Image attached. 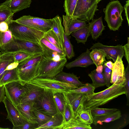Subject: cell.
Segmentation results:
<instances>
[{
    "label": "cell",
    "mask_w": 129,
    "mask_h": 129,
    "mask_svg": "<svg viewBox=\"0 0 129 129\" xmlns=\"http://www.w3.org/2000/svg\"><path fill=\"white\" fill-rule=\"evenodd\" d=\"M88 24L92 38L93 40H96L102 35L103 31L105 29V26L103 24L102 17L93 19Z\"/></svg>",
    "instance_id": "obj_21"
},
{
    "label": "cell",
    "mask_w": 129,
    "mask_h": 129,
    "mask_svg": "<svg viewBox=\"0 0 129 129\" xmlns=\"http://www.w3.org/2000/svg\"><path fill=\"white\" fill-rule=\"evenodd\" d=\"M32 112L36 118L38 125H42L46 123L52 117L41 112L34 106Z\"/></svg>",
    "instance_id": "obj_41"
},
{
    "label": "cell",
    "mask_w": 129,
    "mask_h": 129,
    "mask_svg": "<svg viewBox=\"0 0 129 129\" xmlns=\"http://www.w3.org/2000/svg\"><path fill=\"white\" fill-rule=\"evenodd\" d=\"M88 75L92 80V85L95 88L106 85V81L102 73L97 72L95 69L91 71Z\"/></svg>",
    "instance_id": "obj_34"
},
{
    "label": "cell",
    "mask_w": 129,
    "mask_h": 129,
    "mask_svg": "<svg viewBox=\"0 0 129 129\" xmlns=\"http://www.w3.org/2000/svg\"><path fill=\"white\" fill-rule=\"evenodd\" d=\"M14 37L18 50L23 51L31 55L38 54L43 55V49L40 43L20 40Z\"/></svg>",
    "instance_id": "obj_13"
},
{
    "label": "cell",
    "mask_w": 129,
    "mask_h": 129,
    "mask_svg": "<svg viewBox=\"0 0 129 129\" xmlns=\"http://www.w3.org/2000/svg\"><path fill=\"white\" fill-rule=\"evenodd\" d=\"M53 98L57 113L63 115L65 101L63 92L53 93Z\"/></svg>",
    "instance_id": "obj_35"
},
{
    "label": "cell",
    "mask_w": 129,
    "mask_h": 129,
    "mask_svg": "<svg viewBox=\"0 0 129 129\" xmlns=\"http://www.w3.org/2000/svg\"><path fill=\"white\" fill-rule=\"evenodd\" d=\"M95 88L91 83H87L82 86L69 90L67 91L82 93L89 95H92L94 93V91Z\"/></svg>",
    "instance_id": "obj_38"
},
{
    "label": "cell",
    "mask_w": 129,
    "mask_h": 129,
    "mask_svg": "<svg viewBox=\"0 0 129 129\" xmlns=\"http://www.w3.org/2000/svg\"><path fill=\"white\" fill-rule=\"evenodd\" d=\"M102 0H96L97 3H98L101 1Z\"/></svg>",
    "instance_id": "obj_57"
},
{
    "label": "cell",
    "mask_w": 129,
    "mask_h": 129,
    "mask_svg": "<svg viewBox=\"0 0 129 129\" xmlns=\"http://www.w3.org/2000/svg\"><path fill=\"white\" fill-rule=\"evenodd\" d=\"M125 80L124 65L122 59L118 56L114 63L110 83L112 84L119 85L124 82Z\"/></svg>",
    "instance_id": "obj_14"
},
{
    "label": "cell",
    "mask_w": 129,
    "mask_h": 129,
    "mask_svg": "<svg viewBox=\"0 0 129 129\" xmlns=\"http://www.w3.org/2000/svg\"><path fill=\"white\" fill-rule=\"evenodd\" d=\"M103 64L106 66L108 67L111 69H112L114 63L111 61H109L106 62H104Z\"/></svg>",
    "instance_id": "obj_54"
},
{
    "label": "cell",
    "mask_w": 129,
    "mask_h": 129,
    "mask_svg": "<svg viewBox=\"0 0 129 129\" xmlns=\"http://www.w3.org/2000/svg\"><path fill=\"white\" fill-rule=\"evenodd\" d=\"M29 83L42 88L44 90H49L53 93L67 92L78 87L54 78L37 77Z\"/></svg>",
    "instance_id": "obj_6"
},
{
    "label": "cell",
    "mask_w": 129,
    "mask_h": 129,
    "mask_svg": "<svg viewBox=\"0 0 129 129\" xmlns=\"http://www.w3.org/2000/svg\"><path fill=\"white\" fill-rule=\"evenodd\" d=\"M62 115L57 113L48 122L42 125H38L36 129H57L62 124Z\"/></svg>",
    "instance_id": "obj_29"
},
{
    "label": "cell",
    "mask_w": 129,
    "mask_h": 129,
    "mask_svg": "<svg viewBox=\"0 0 129 129\" xmlns=\"http://www.w3.org/2000/svg\"><path fill=\"white\" fill-rule=\"evenodd\" d=\"M93 117V124L96 125L98 124H102V122L108 123L118 119L121 117V115L120 111L118 110L110 114Z\"/></svg>",
    "instance_id": "obj_26"
},
{
    "label": "cell",
    "mask_w": 129,
    "mask_h": 129,
    "mask_svg": "<svg viewBox=\"0 0 129 129\" xmlns=\"http://www.w3.org/2000/svg\"><path fill=\"white\" fill-rule=\"evenodd\" d=\"M62 18L64 32L67 36H70L73 32L88 25L84 21L72 18L66 15H63Z\"/></svg>",
    "instance_id": "obj_15"
},
{
    "label": "cell",
    "mask_w": 129,
    "mask_h": 129,
    "mask_svg": "<svg viewBox=\"0 0 129 129\" xmlns=\"http://www.w3.org/2000/svg\"><path fill=\"white\" fill-rule=\"evenodd\" d=\"M90 51L87 49L86 51L82 53L74 60L66 63L65 66L68 69L76 67L86 68L94 64L90 55Z\"/></svg>",
    "instance_id": "obj_19"
},
{
    "label": "cell",
    "mask_w": 129,
    "mask_h": 129,
    "mask_svg": "<svg viewBox=\"0 0 129 129\" xmlns=\"http://www.w3.org/2000/svg\"><path fill=\"white\" fill-rule=\"evenodd\" d=\"M54 78L60 81L76 85L78 87L84 84L79 80V78L73 73H67L62 71Z\"/></svg>",
    "instance_id": "obj_22"
},
{
    "label": "cell",
    "mask_w": 129,
    "mask_h": 129,
    "mask_svg": "<svg viewBox=\"0 0 129 129\" xmlns=\"http://www.w3.org/2000/svg\"><path fill=\"white\" fill-rule=\"evenodd\" d=\"M118 109L115 108H100L95 107L91 110V114L93 116L105 115L114 113Z\"/></svg>",
    "instance_id": "obj_43"
},
{
    "label": "cell",
    "mask_w": 129,
    "mask_h": 129,
    "mask_svg": "<svg viewBox=\"0 0 129 129\" xmlns=\"http://www.w3.org/2000/svg\"><path fill=\"white\" fill-rule=\"evenodd\" d=\"M66 102L69 106L74 117H75L77 109L83 102L87 95L68 91L63 92Z\"/></svg>",
    "instance_id": "obj_12"
},
{
    "label": "cell",
    "mask_w": 129,
    "mask_h": 129,
    "mask_svg": "<svg viewBox=\"0 0 129 129\" xmlns=\"http://www.w3.org/2000/svg\"><path fill=\"white\" fill-rule=\"evenodd\" d=\"M14 51L4 52L0 54V81L7 67L14 62Z\"/></svg>",
    "instance_id": "obj_23"
},
{
    "label": "cell",
    "mask_w": 129,
    "mask_h": 129,
    "mask_svg": "<svg viewBox=\"0 0 129 129\" xmlns=\"http://www.w3.org/2000/svg\"></svg>",
    "instance_id": "obj_59"
},
{
    "label": "cell",
    "mask_w": 129,
    "mask_h": 129,
    "mask_svg": "<svg viewBox=\"0 0 129 129\" xmlns=\"http://www.w3.org/2000/svg\"><path fill=\"white\" fill-rule=\"evenodd\" d=\"M9 30L8 23L6 22L3 21L0 23V31L5 32Z\"/></svg>",
    "instance_id": "obj_53"
},
{
    "label": "cell",
    "mask_w": 129,
    "mask_h": 129,
    "mask_svg": "<svg viewBox=\"0 0 129 129\" xmlns=\"http://www.w3.org/2000/svg\"><path fill=\"white\" fill-rule=\"evenodd\" d=\"M62 117V124L67 122L74 117L69 106L66 101Z\"/></svg>",
    "instance_id": "obj_46"
},
{
    "label": "cell",
    "mask_w": 129,
    "mask_h": 129,
    "mask_svg": "<svg viewBox=\"0 0 129 129\" xmlns=\"http://www.w3.org/2000/svg\"><path fill=\"white\" fill-rule=\"evenodd\" d=\"M31 0H12L10 8L14 13L30 6Z\"/></svg>",
    "instance_id": "obj_33"
},
{
    "label": "cell",
    "mask_w": 129,
    "mask_h": 129,
    "mask_svg": "<svg viewBox=\"0 0 129 129\" xmlns=\"http://www.w3.org/2000/svg\"><path fill=\"white\" fill-rule=\"evenodd\" d=\"M12 0H6L0 4V23L3 21L8 24L12 20L14 13L12 12L10 7Z\"/></svg>",
    "instance_id": "obj_24"
},
{
    "label": "cell",
    "mask_w": 129,
    "mask_h": 129,
    "mask_svg": "<svg viewBox=\"0 0 129 129\" xmlns=\"http://www.w3.org/2000/svg\"><path fill=\"white\" fill-rule=\"evenodd\" d=\"M40 42L48 48L57 52L63 57H66V55L63 50L49 42L44 37L41 39Z\"/></svg>",
    "instance_id": "obj_44"
},
{
    "label": "cell",
    "mask_w": 129,
    "mask_h": 129,
    "mask_svg": "<svg viewBox=\"0 0 129 129\" xmlns=\"http://www.w3.org/2000/svg\"><path fill=\"white\" fill-rule=\"evenodd\" d=\"M125 82L119 85L112 84L106 89L87 95L83 106L85 109H90L103 105L123 94L126 92L124 87Z\"/></svg>",
    "instance_id": "obj_1"
},
{
    "label": "cell",
    "mask_w": 129,
    "mask_h": 129,
    "mask_svg": "<svg viewBox=\"0 0 129 129\" xmlns=\"http://www.w3.org/2000/svg\"><path fill=\"white\" fill-rule=\"evenodd\" d=\"M111 0V1H112V0Z\"/></svg>",
    "instance_id": "obj_58"
},
{
    "label": "cell",
    "mask_w": 129,
    "mask_h": 129,
    "mask_svg": "<svg viewBox=\"0 0 129 129\" xmlns=\"http://www.w3.org/2000/svg\"><path fill=\"white\" fill-rule=\"evenodd\" d=\"M94 48L104 50L106 54L107 59H112L114 62L116 61L118 56L122 59L124 56V50L123 46L118 45L116 46H108L98 42L93 44L89 50Z\"/></svg>",
    "instance_id": "obj_11"
},
{
    "label": "cell",
    "mask_w": 129,
    "mask_h": 129,
    "mask_svg": "<svg viewBox=\"0 0 129 129\" xmlns=\"http://www.w3.org/2000/svg\"><path fill=\"white\" fill-rule=\"evenodd\" d=\"M71 34L75 38L78 43H82L85 44L90 35L89 26L88 24L86 26L80 28Z\"/></svg>",
    "instance_id": "obj_30"
},
{
    "label": "cell",
    "mask_w": 129,
    "mask_h": 129,
    "mask_svg": "<svg viewBox=\"0 0 129 129\" xmlns=\"http://www.w3.org/2000/svg\"><path fill=\"white\" fill-rule=\"evenodd\" d=\"M75 117L88 124L90 125L93 123L91 110L84 109L83 105H80L78 108Z\"/></svg>",
    "instance_id": "obj_27"
},
{
    "label": "cell",
    "mask_w": 129,
    "mask_h": 129,
    "mask_svg": "<svg viewBox=\"0 0 129 129\" xmlns=\"http://www.w3.org/2000/svg\"><path fill=\"white\" fill-rule=\"evenodd\" d=\"M15 21L19 23L44 32L51 29L54 22L53 18L45 19L30 15L23 16Z\"/></svg>",
    "instance_id": "obj_8"
},
{
    "label": "cell",
    "mask_w": 129,
    "mask_h": 129,
    "mask_svg": "<svg viewBox=\"0 0 129 129\" xmlns=\"http://www.w3.org/2000/svg\"><path fill=\"white\" fill-rule=\"evenodd\" d=\"M96 0H78L71 18L83 20L89 23L93 19L99 10Z\"/></svg>",
    "instance_id": "obj_5"
},
{
    "label": "cell",
    "mask_w": 129,
    "mask_h": 129,
    "mask_svg": "<svg viewBox=\"0 0 129 129\" xmlns=\"http://www.w3.org/2000/svg\"><path fill=\"white\" fill-rule=\"evenodd\" d=\"M70 36H67L64 33V42L63 47L66 56L69 59H70L75 56L73 46L70 41Z\"/></svg>",
    "instance_id": "obj_37"
},
{
    "label": "cell",
    "mask_w": 129,
    "mask_h": 129,
    "mask_svg": "<svg viewBox=\"0 0 129 129\" xmlns=\"http://www.w3.org/2000/svg\"><path fill=\"white\" fill-rule=\"evenodd\" d=\"M102 73L106 82V85L108 87L110 86L112 70L103 64Z\"/></svg>",
    "instance_id": "obj_47"
},
{
    "label": "cell",
    "mask_w": 129,
    "mask_h": 129,
    "mask_svg": "<svg viewBox=\"0 0 129 129\" xmlns=\"http://www.w3.org/2000/svg\"><path fill=\"white\" fill-rule=\"evenodd\" d=\"M26 85L27 90L22 97L20 103H34L43 93L44 89L29 83H26Z\"/></svg>",
    "instance_id": "obj_18"
},
{
    "label": "cell",
    "mask_w": 129,
    "mask_h": 129,
    "mask_svg": "<svg viewBox=\"0 0 129 129\" xmlns=\"http://www.w3.org/2000/svg\"><path fill=\"white\" fill-rule=\"evenodd\" d=\"M90 125L86 124L75 117L67 122L62 124L57 129H91Z\"/></svg>",
    "instance_id": "obj_25"
},
{
    "label": "cell",
    "mask_w": 129,
    "mask_h": 129,
    "mask_svg": "<svg viewBox=\"0 0 129 129\" xmlns=\"http://www.w3.org/2000/svg\"><path fill=\"white\" fill-rule=\"evenodd\" d=\"M31 55L25 52L19 50L14 51V62L19 63Z\"/></svg>",
    "instance_id": "obj_45"
},
{
    "label": "cell",
    "mask_w": 129,
    "mask_h": 129,
    "mask_svg": "<svg viewBox=\"0 0 129 129\" xmlns=\"http://www.w3.org/2000/svg\"><path fill=\"white\" fill-rule=\"evenodd\" d=\"M5 95V91L4 85H0V103L3 102Z\"/></svg>",
    "instance_id": "obj_52"
},
{
    "label": "cell",
    "mask_w": 129,
    "mask_h": 129,
    "mask_svg": "<svg viewBox=\"0 0 129 129\" xmlns=\"http://www.w3.org/2000/svg\"><path fill=\"white\" fill-rule=\"evenodd\" d=\"M9 29L15 38L40 43L44 33L19 23L12 20L8 24Z\"/></svg>",
    "instance_id": "obj_2"
},
{
    "label": "cell",
    "mask_w": 129,
    "mask_h": 129,
    "mask_svg": "<svg viewBox=\"0 0 129 129\" xmlns=\"http://www.w3.org/2000/svg\"><path fill=\"white\" fill-rule=\"evenodd\" d=\"M53 18L54 20V22L51 29L58 37L59 42L63 47L64 32V29L61 23L62 18L58 15H57Z\"/></svg>",
    "instance_id": "obj_28"
},
{
    "label": "cell",
    "mask_w": 129,
    "mask_h": 129,
    "mask_svg": "<svg viewBox=\"0 0 129 129\" xmlns=\"http://www.w3.org/2000/svg\"><path fill=\"white\" fill-rule=\"evenodd\" d=\"M78 0H64L63 7L66 15L72 17Z\"/></svg>",
    "instance_id": "obj_42"
},
{
    "label": "cell",
    "mask_w": 129,
    "mask_h": 129,
    "mask_svg": "<svg viewBox=\"0 0 129 129\" xmlns=\"http://www.w3.org/2000/svg\"><path fill=\"white\" fill-rule=\"evenodd\" d=\"M125 79L124 87L126 93L125 94L127 100V105L129 104V66L128 64L125 70Z\"/></svg>",
    "instance_id": "obj_48"
},
{
    "label": "cell",
    "mask_w": 129,
    "mask_h": 129,
    "mask_svg": "<svg viewBox=\"0 0 129 129\" xmlns=\"http://www.w3.org/2000/svg\"><path fill=\"white\" fill-rule=\"evenodd\" d=\"M34 103H20L16 107L21 115L25 121L31 123L38 124L32 112Z\"/></svg>",
    "instance_id": "obj_20"
},
{
    "label": "cell",
    "mask_w": 129,
    "mask_h": 129,
    "mask_svg": "<svg viewBox=\"0 0 129 129\" xmlns=\"http://www.w3.org/2000/svg\"><path fill=\"white\" fill-rule=\"evenodd\" d=\"M44 90L43 93L34 101V106L43 113L52 117L57 113L53 98L54 93Z\"/></svg>",
    "instance_id": "obj_7"
},
{
    "label": "cell",
    "mask_w": 129,
    "mask_h": 129,
    "mask_svg": "<svg viewBox=\"0 0 129 129\" xmlns=\"http://www.w3.org/2000/svg\"><path fill=\"white\" fill-rule=\"evenodd\" d=\"M103 69V65H100L96 67L95 69L96 72L99 73H102Z\"/></svg>",
    "instance_id": "obj_55"
},
{
    "label": "cell",
    "mask_w": 129,
    "mask_h": 129,
    "mask_svg": "<svg viewBox=\"0 0 129 129\" xmlns=\"http://www.w3.org/2000/svg\"><path fill=\"white\" fill-rule=\"evenodd\" d=\"M43 37L49 42L64 51L63 48L61 45L58 37L52 29L44 32Z\"/></svg>",
    "instance_id": "obj_40"
},
{
    "label": "cell",
    "mask_w": 129,
    "mask_h": 129,
    "mask_svg": "<svg viewBox=\"0 0 129 129\" xmlns=\"http://www.w3.org/2000/svg\"><path fill=\"white\" fill-rule=\"evenodd\" d=\"M124 50V56L128 62L129 64V38L127 37V43L123 46Z\"/></svg>",
    "instance_id": "obj_50"
},
{
    "label": "cell",
    "mask_w": 129,
    "mask_h": 129,
    "mask_svg": "<svg viewBox=\"0 0 129 129\" xmlns=\"http://www.w3.org/2000/svg\"><path fill=\"white\" fill-rule=\"evenodd\" d=\"M38 125L37 124H33L26 121L22 124L17 126L13 127V129H36Z\"/></svg>",
    "instance_id": "obj_49"
},
{
    "label": "cell",
    "mask_w": 129,
    "mask_h": 129,
    "mask_svg": "<svg viewBox=\"0 0 129 129\" xmlns=\"http://www.w3.org/2000/svg\"><path fill=\"white\" fill-rule=\"evenodd\" d=\"M90 55L96 67L103 65L106 61V54L104 50L101 49L94 48L92 49Z\"/></svg>",
    "instance_id": "obj_32"
},
{
    "label": "cell",
    "mask_w": 129,
    "mask_h": 129,
    "mask_svg": "<svg viewBox=\"0 0 129 129\" xmlns=\"http://www.w3.org/2000/svg\"><path fill=\"white\" fill-rule=\"evenodd\" d=\"M7 113L6 119L12 123L13 127L20 125L26 121L21 115L16 106L5 96L3 101Z\"/></svg>",
    "instance_id": "obj_10"
},
{
    "label": "cell",
    "mask_w": 129,
    "mask_h": 129,
    "mask_svg": "<svg viewBox=\"0 0 129 129\" xmlns=\"http://www.w3.org/2000/svg\"><path fill=\"white\" fill-rule=\"evenodd\" d=\"M10 129L9 128H2L1 127H0V129Z\"/></svg>",
    "instance_id": "obj_56"
},
{
    "label": "cell",
    "mask_w": 129,
    "mask_h": 129,
    "mask_svg": "<svg viewBox=\"0 0 129 129\" xmlns=\"http://www.w3.org/2000/svg\"><path fill=\"white\" fill-rule=\"evenodd\" d=\"M40 61L32 65L18 69L20 80L24 84L37 77Z\"/></svg>",
    "instance_id": "obj_16"
},
{
    "label": "cell",
    "mask_w": 129,
    "mask_h": 129,
    "mask_svg": "<svg viewBox=\"0 0 129 129\" xmlns=\"http://www.w3.org/2000/svg\"><path fill=\"white\" fill-rule=\"evenodd\" d=\"M43 55L38 54L31 55L28 58L18 63V69H22L29 66L33 65L40 61Z\"/></svg>",
    "instance_id": "obj_36"
},
{
    "label": "cell",
    "mask_w": 129,
    "mask_h": 129,
    "mask_svg": "<svg viewBox=\"0 0 129 129\" xmlns=\"http://www.w3.org/2000/svg\"><path fill=\"white\" fill-rule=\"evenodd\" d=\"M17 67L5 70L0 81V85H4L12 81L20 80Z\"/></svg>",
    "instance_id": "obj_31"
},
{
    "label": "cell",
    "mask_w": 129,
    "mask_h": 129,
    "mask_svg": "<svg viewBox=\"0 0 129 129\" xmlns=\"http://www.w3.org/2000/svg\"><path fill=\"white\" fill-rule=\"evenodd\" d=\"M6 96L15 106L20 103L22 97L27 90L26 83L20 80L12 81L4 85Z\"/></svg>",
    "instance_id": "obj_9"
},
{
    "label": "cell",
    "mask_w": 129,
    "mask_h": 129,
    "mask_svg": "<svg viewBox=\"0 0 129 129\" xmlns=\"http://www.w3.org/2000/svg\"><path fill=\"white\" fill-rule=\"evenodd\" d=\"M123 10V7L118 0L109 2L103 9L104 19L110 30H118L121 26L123 20L121 13Z\"/></svg>",
    "instance_id": "obj_3"
},
{
    "label": "cell",
    "mask_w": 129,
    "mask_h": 129,
    "mask_svg": "<svg viewBox=\"0 0 129 129\" xmlns=\"http://www.w3.org/2000/svg\"><path fill=\"white\" fill-rule=\"evenodd\" d=\"M0 49L4 52L18 50L14 37L9 29L5 32L0 31Z\"/></svg>",
    "instance_id": "obj_17"
},
{
    "label": "cell",
    "mask_w": 129,
    "mask_h": 129,
    "mask_svg": "<svg viewBox=\"0 0 129 129\" xmlns=\"http://www.w3.org/2000/svg\"><path fill=\"white\" fill-rule=\"evenodd\" d=\"M43 51V55L44 57L55 60H59L63 57L60 55L55 51L48 48L42 43H40Z\"/></svg>",
    "instance_id": "obj_39"
},
{
    "label": "cell",
    "mask_w": 129,
    "mask_h": 129,
    "mask_svg": "<svg viewBox=\"0 0 129 129\" xmlns=\"http://www.w3.org/2000/svg\"><path fill=\"white\" fill-rule=\"evenodd\" d=\"M123 8L125 10V15L128 23V26H129V0H127L126 2V3L124 6Z\"/></svg>",
    "instance_id": "obj_51"
},
{
    "label": "cell",
    "mask_w": 129,
    "mask_h": 129,
    "mask_svg": "<svg viewBox=\"0 0 129 129\" xmlns=\"http://www.w3.org/2000/svg\"><path fill=\"white\" fill-rule=\"evenodd\" d=\"M67 62L66 57L56 61L43 55L40 61L37 77L53 78L62 71Z\"/></svg>",
    "instance_id": "obj_4"
}]
</instances>
